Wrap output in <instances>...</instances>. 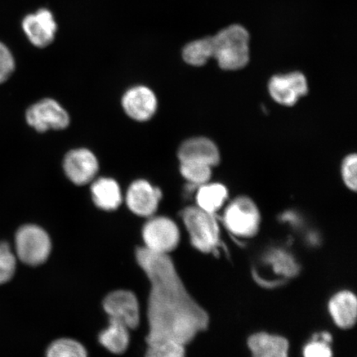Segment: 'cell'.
Here are the masks:
<instances>
[{"label": "cell", "mask_w": 357, "mask_h": 357, "mask_svg": "<svg viewBox=\"0 0 357 357\" xmlns=\"http://www.w3.org/2000/svg\"><path fill=\"white\" fill-rule=\"evenodd\" d=\"M136 257L151 283L147 344L173 340L186 345L207 327L206 312L187 292L168 255L139 248Z\"/></svg>", "instance_id": "obj_1"}, {"label": "cell", "mask_w": 357, "mask_h": 357, "mask_svg": "<svg viewBox=\"0 0 357 357\" xmlns=\"http://www.w3.org/2000/svg\"><path fill=\"white\" fill-rule=\"evenodd\" d=\"M213 55L226 70L243 68L249 61V33L240 25H231L212 37Z\"/></svg>", "instance_id": "obj_2"}, {"label": "cell", "mask_w": 357, "mask_h": 357, "mask_svg": "<svg viewBox=\"0 0 357 357\" xmlns=\"http://www.w3.org/2000/svg\"><path fill=\"white\" fill-rule=\"evenodd\" d=\"M182 218L192 243L199 251L212 252L220 244V227L213 213L190 207L183 211Z\"/></svg>", "instance_id": "obj_3"}, {"label": "cell", "mask_w": 357, "mask_h": 357, "mask_svg": "<svg viewBox=\"0 0 357 357\" xmlns=\"http://www.w3.org/2000/svg\"><path fill=\"white\" fill-rule=\"evenodd\" d=\"M52 243L47 231L41 227L26 225L15 236L16 256L24 264L38 266L47 260Z\"/></svg>", "instance_id": "obj_4"}, {"label": "cell", "mask_w": 357, "mask_h": 357, "mask_svg": "<svg viewBox=\"0 0 357 357\" xmlns=\"http://www.w3.org/2000/svg\"><path fill=\"white\" fill-rule=\"evenodd\" d=\"M26 121L38 132L64 130L68 128L70 118L59 102L46 98L35 102L26 111Z\"/></svg>", "instance_id": "obj_5"}, {"label": "cell", "mask_w": 357, "mask_h": 357, "mask_svg": "<svg viewBox=\"0 0 357 357\" xmlns=\"http://www.w3.org/2000/svg\"><path fill=\"white\" fill-rule=\"evenodd\" d=\"M142 238L149 251L168 255L180 242V231L176 222L167 217H150L142 229Z\"/></svg>", "instance_id": "obj_6"}, {"label": "cell", "mask_w": 357, "mask_h": 357, "mask_svg": "<svg viewBox=\"0 0 357 357\" xmlns=\"http://www.w3.org/2000/svg\"><path fill=\"white\" fill-rule=\"evenodd\" d=\"M225 222L231 234L249 238L257 234L260 225V214L251 199L241 197L227 208Z\"/></svg>", "instance_id": "obj_7"}, {"label": "cell", "mask_w": 357, "mask_h": 357, "mask_svg": "<svg viewBox=\"0 0 357 357\" xmlns=\"http://www.w3.org/2000/svg\"><path fill=\"white\" fill-rule=\"evenodd\" d=\"M62 167L66 176L75 185L82 186L95 180L99 172L100 163L91 150L80 147L68 151Z\"/></svg>", "instance_id": "obj_8"}, {"label": "cell", "mask_w": 357, "mask_h": 357, "mask_svg": "<svg viewBox=\"0 0 357 357\" xmlns=\"http://www.w3.org/2000/svg\"><path fill=\"white\" fill-rule=\"evenodd\" d=\"M162 192L144 178H138L129 185L125 202L130 211L137 216L153 217L158 211Z\"/></svg>", "instance_id": "obj_9"}, {"label": "cell", "mask_w": 357, "mask_h": 357, "mask_svg": "<svg viewBox=\"0 0 357 357\" xmlns=\"http://www.w3.org/2000/svg\"><path fill=\"white\" fill-rule=\"evenodd\" d=\"M121 104L124 113L137 122H146L158 111V101L153 89L146 86L129 88L123 93Z\"/></svg>", "instance_id": "obj_10"}, {"label": "cell", "mask_w": 357, "mask_h": 357, "mask_svg": "<svg viewBox=\"0 0 357 357\" xmlns=\"http://www.w3.org/2000/svg\"><path fill=\"white\" fill-rule=\"evenodd\" d=\"M104 309L109 319L119 321L129 329L136 328L140 322V307L132 292L117 290L105 298Z\"/></svg>", "instance_id": "obj_11"}, {"label": "cell", "mask_w": 357, "mask_h": 357, "mask_svg": "<svg viewBox=\"0 0 357 357\" xmlns=\"http://www.w3.org/2000/svg\"><path fill=\"white\" fill-rule=\"evenodd\" d=\"M22 28L33 46L43 48L54 40L57 25L52 13L43 8L26 15L22 22Z\"/></svg>", "instance_id": "obj_12"}, {"label": "cell", "mask_w": 357, "mask_h": 357, "mask_svg": "<svg viewBox=\"0 0 357 357\" xmlns=\"http://www.w3.org/2000/svg\"><path fill=\"white\" fill-rule=\"evenodd\" d=\"M271 96L280 105L291 106L307 92L305 75L300 73L276 75L269 84Z\"/></svg>", "instance_id": "obj_13"}, {"label": "cell", "mask_w": 357, "mask_h": 357, "mask_svg": "<svg viewBox=\"0 0 357 357\" xmlns=\"http://www.w3.org/2000/svg\"><path fill=\"white\" fill-rule=\"evenodd\" d=\"M180 162H193L216 166L220 162V153L215 144L207 138H191L183 144L178 151Z\"/></svg>", "instance_id": "obj_14"}, {"label": "cell", "mask_w": 357, "mask_h": 357, "mask_svg": "<svg viewBox=\"0 0 357 357\" xmlns=\"http://www.w3.org/2000/svg\"><path fill=\"white\" fill-rule=\"evenodd\" d=\"M91 194L96 206L105 211H114L123 202L119 182L110 177L96 178L91 183Z\"/></svg>", "instance_id": "obj_15"}, {"label": "cell", "mask_w": 357, "mask_h": 357, "mask_svg": "<svg viewBox=\"0 0 357 357\" xmlns=\"http://www.w3.org/2000/svg\"><path fill=\"white\" fill-rule=\"evenodd\" d=\"M248 346L252 357H289V343L287 339L265 333L252 335Z\"/></svg>", "instance_id": "obj_16"}, {"label": "cell", "mask_w": 357, "mask_h": 357, "mask_svg": "<svg viewBox=\"0 0 357 357\" xmlns=\"http://www.w3.org/2000/svg\"><path fill=\"white\" fill-rule=\"evenodd\" d=\"M329 311L338 327L351 328L356 324L357 317L356 296L349 291L337 294L329 303Z\"/></svg>", "instance_id": "obj_17"}, {"label": "cell", "mask_w": 357, "mask_h": 357, "mask_svg": "<svg viewBox=\"0 0 357 357\" xmlns=\"http://www.w3.org/2000/svg\"><path fill=\"white\" fill-rule=\"evenodd\" d=\"M129 328L118 320L109 319V327L100 335V342L114 354H122L129 345Z\"/></svg>", "instance_id": "obj_18"}, {"label": "cell", "mask_w": 357, "mask_h": 357, "mask_svg": "<svg viewBox=\"0 0 357 357\" xmlns=\"http://www.w3.org/2000/svg\"><path fill=\"white\" fill-rule=\"evenodd\" d=\"M227 197V190L222 185H204L200 187L196 196V201L199 208L213 213L222 207Z\"/></svg>", "instance_id": "obj_19"}, {"label": "cell", "mask_w": 357, "mask_h": 357, "mask_svg": "<svg viewBox=\"0 0 357 357\" xmlns=\"http://www.w3.org/2000/svg\"><path fill=\"white\" fill-rule=\"evenodd\" d=\"M213 45L212 37L192 42L184 48L182 56L187 64L202 66L213 57Z\"/></svg>", "instance_id": "obj_20"}, {"label": "cell", "mask_w": 357, "mask_h": 357, "mask_svg": "<svg viewBox=\"0 0 357 357\" xmlns=\"http://www.w3.org/2000/svg\"><path fill=\"white\" fill-rule=\"evenodd\" d=\"M47 357H87V351L73 339L62 338L52 343Z\"/></svg>", "instance_id": "obj_21"}, {"label": "cell", "mask_w": 357, "mask_h": 357, "mask_svg": "<svg viewBox=\"0 0 357 357\" xmlns=\"http://www.w3.org/2000/svg\"><path fill=\"white\" fill-rule=\"evenodd\" d=\"M268 263L272 266L276 274L290 278L296 275L298 272V265L294 258L287 252L275 250L267 257Z\"/></svg>", "instance_id": "obj_22"}, {"label": "cell", "mask_w": 357, "mask_h": 357, "mask_svg": "<svg viewBox=\"0 0 357 357\" xmlns=\"http://www.w3.org/2000/svg\"><path fill=\"white\" fill-rule=\"evenodd\" d=\"M146 357H185L184 344L173 340H162L147 344Z\"/></svg>", "instance_id": "obj_23"}, {"label": "cell", "mask_w": 357, "mask_h": 357, "mask_svg": "<svg viewBox=\"0 0 357 357\" xmlns=\"http://www.w3.org/2000/svg\"><path fill=\"white\" fill-rule=\"evenodd\" d=\"M180 162L181 175L191 184H205L211 176V167L207 165L193 162Z\"/></svg>", "instance_id": "obj_24"}, {"label": "cell", "mask_w": 357, "mask_h": 357, "mask_svg": "<svg viewBox=\"0 0 357 357\" xmlns=\"http://www.w3.org/2000/svg\"><path fill=\"white\" fill-rule=\"evenodd\" d=\"M17 258L10 245L0 243V284L10 281L15 273Z\"/></svg>", "instance_id": "obj_25"}, {"label": "cell", "mask_w": 357, "mask_h": 357, "mask_svg": "<svg viewBox=\"0 0 357 357\" xmlns=\"http://www.w3.org/2000/svg\"><path fill=\"white\" fill-rule=\"evenodd\" d=\"M15 70V60L6 44L0 42V84L7 82Z\"/></svg>", "instance_id": "obj_26"}, {"label": "cell", "mask_w": 357, "mask_h": 357, "mask_svg": "<svg viewBox=\"0 0 357 357\" xmlns=\"http://www.w3.org/2000/svg\"><path fill=\"white\" fill-rule=\"evenodd\" d=\"M356 155L348 156L343 162L342 175L346 185L350 189L356 190Z\"/></svg>", "instance_id": "obj_27"}, {"label": "cell", "mask_w": 357, "mask_h": 357, "mask_svg": "<svg viewBox=\"0 0 357 357\" xmlns=\"http://www.w3.org/2000/svg\"><path fill=\"white\" fill-rule=\"evenodd\" d=\"M305 357H333L328 343L315 339L307 344L303 351Z\"/></svg>", "instance_id": "obj_28"}]
</instances>
